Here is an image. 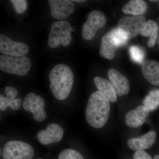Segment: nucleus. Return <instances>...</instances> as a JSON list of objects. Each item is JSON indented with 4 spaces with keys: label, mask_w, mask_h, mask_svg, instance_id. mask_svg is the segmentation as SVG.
I'll use <instances>...</instances> for the list:
<instances>
[{
    "label": "nucleus",
    "mask_w": 159,
    "mask_h": 159,
    "mask_svg": "<svg viewBox=\"0 0 159 159\" xmlns=\"http://www.w3.org/2000/svg\"><path fill=\"white\" fill-rule=\"evenodd\" d=\"M110 101L104 94L97 91L93 93L88 101L85 116L89 125L94 128L103 127L110 113Z\"/></svg>",
    "instance_id": "nucleus-1"
},
{
    "label": "nucleus",
    "mask_w": 159,
    "mask_h": 159,
    "mask_svg": "<svg viewBox=\"0 0 159 159\" xmlns=\"http://www.w3.org/2000/svg\"><path fill=\"white\" fill-rule=\"evenodd\" d=\"M50 88L57 100L66 99L70 93L74 81V75L70 68L64 64H59L51 69L49 75Z\"/></svg>",
    "instance_id": "nucleus-2"
},
{
    "label": "nucleus",
    "mask_w": 159,
    "mask_h": 159,
    "mask_svg": "<svg viewBox=\"0 0 159 159\" xmlns=\"http://www.w3.org/2000/svg\"><path fill=\"white\" fill-rule=\"evenodd\" d=\"M73 31L70 24L66 21L60 20L53 23L48 39L49 47L55 48L60 45L65 47L68 46L71 42V33Z\"/></svg>",
    "instance_id": "nucleus-3"
},
{
    "label": "nucleus",
    "mask_w": 159,
    "mask_h": 159,
    "mask_svg": "<svg viewBox=\"0 0 159 159\" xmlns=\"http://www.w3.org/2000/svg\"><path fill=\"white\" fill-rule=\"evenodd\" d=\"M31 68V61L25 56L15 57L6 55L0 56V69L5 73L23 76L28 74Z\"/></svg>",
    "instance_id": "nucleus-4"
},
{
    "label": "nucleus",
    "mask_w": 159,
    "mask_h": 159,
    "mask_svg": "<svg viewBox=\"0 0 159 159\" xmlns=\"http://www.w3.org/2000/svg\"><path fill=\"white\" fill-rule=\"evenodd\" d=\"M34 151L31 145L20 141H10L4 145L3 159H32Z\"/></svg>",
    "instance_id": "nucleus-5"
},
{
    "label": "nucleus",
    "mask_w": 159,
    "mask_h": 159,
    "mask_svg": "<svg viewBox=\"0 0 159 159\" xmlns=\"http://www.w3.org/2000/svg\"><path fill=\"white\" fill-rule=\"evenodd\" d=\"M107 19L102 11L94 10L89 14L87 20L84 24L82 36L85 40H91L96 35L97 30L105 25Z\"/></svg>",
    "instance_id": "nucleus-6"
},
{
    "label": "nucleus",
    "mask_w": 159,
    "mask_h": 159,
    "mask_svg": "<svg viewBox=\"0 0 159 159\" xmlns=\"http://www.w3.org/2000/svg\"><path fill=\"white\" fill-rule=\"evenodd\" d=\"M23 108L33 114L34 120L42 122L45 119L47 114L45 110V101L39 95L34 93L27 94L23 101Z\"/></svg>",
    "instance_id": "nucleus-7"
},
{
    "label": "nucleus",
    "mask_w": 159,
    "mask_h": 159,
    "mask_svg": "<svg viewBox=\"0 0 159 159\" xmlns=\"http://www.w3.org/2000/svg\"><path fill=\"white\" fill-rule=\"evenodd\" d=\"M145 23V18L142 16H125L119 20L117 28L125 32L129 40L141 33Z\"/></svg>",
    "instance_id": "nucleus-8"
},
{
    "label": "nucleus",
    "mask_w": 159,
    "mask_h": 159,
    "mask_svg": "<svg viewBox=\"0 0 159 159\" xmlns=\"http://www.w3.org/2000/svg\"><path fill=\"white\" fill-rule=\"evenodd\" d=\"M29 51V46L27 44L14 41L4 34L0 35V52L4 55L23 57L28 54Z\"/></svg>",
    "instance_id": "nucleus-9"
},
{
    "label": "nucleus",
    "mask_w": 159,
    "mask_h": 159,
    "mask_svg": "<svg viewBox=\"0 0 159 159\" xmlns=\"http://www.w3.org/2000/svg\"><path fill=\"white\" fill-rule=\"evenodd\" d=\"M63 135L62 127L57 123H52L47 125L46 129L39 130L37 138L41 144L48 145L60 142Z\"/></svg>",
    "instance_id": "nucleus-10"
},
{
    "label": "nucleus",
    "mask_w": 159,
    "mask_h": 159,
    "mask_svg": "<svg viewBox=\"0 0 159 159\" xmlns=\"http://www.w3.org/2000/svg\"><path fill=\"white\" fill-rule=\"evenodd\" d=\"M48 2L51 16L55 19H66L75 9L74 3L69 0H49Z\"/></svg>",
    "instance_id": "nucleus-11"
},
{
    "label": "nucleus",
    "mask_w": 159,
    "mask_h": 159,
    "mask_svg": "<svg viewBox=\"0 0 159 159\" xmlns=\"http://www.w3.org/2000/svg\"><path fill=\"white\" fill-rule=\"evenodd\" d=\"M150 111L144 105H140L128 112L125 116V123L128 127L137 128L145 123Z\"/></svg>",
    "instance_id": "nucleus-12"
},
{
    "label": "nucleus",
    "mask_w": 159,
    "mask_h": 159,
    "mask_svg": "<svg viewBox=\"0 0 159 159\" xmlns=\"http://www.w3.org/2000/svg\"><path fill=\"white\" fill-rule=\"evenodd\" d=\"M108 75L110 82L117 95L121 97L128 93L129 83L127 77L115 69H109Z\"/></svg>",
    "instance_id": "nucleus-13"
},
{
    "label": "nucleus",
    "mask_w": 159,
    "mask_h": 159,
    "mask_svg": "<svg viewBox=\"0 0 159 159\" xmlns=\"http://www.w3.org/2000/svg\"><path fill=\"white\" fill-rule=\"evenodd\" d=\"M156 137V132L152 129L142 136L128 139L127 145L131 150H145L152 146L155 142Z\"/></svg>",
    "instance_id": "nucleus-14"
},
{
    "label": "nucleus",
    "mask_w": 159,
    "mask_h": 159,
    "mask_svg": "<svg viewBox=\"0 0 159 159\" xmlns=\"http://www.w3.org/2000/svg\"><path fill=\"white\" fill-rule=\"evenodd\" d=\"M119 48V46L115 41L110 31L102 37L99 53L103 58L112 59L115 57L117 49Z\"/></svg>",
    "instance_id": "nucleus-15"
},
{
    "label": "nucleus",
    "mask_w": 159,
    "mask_h": 159,
    "mask_svg": "<svg viewBox=\"0 0 159 159\" xmlns=\"http://www.w3.org/2000/svg\"><path fill=\"white\" fill-rule=\"evenodd\" d=\"M142 72L145 79L153 85L159 86V62L153 60L142 63Z\"/></svg>",
    "instance_id": "nucleus-16"
},
{
    "label": "nucleus",
    "mask_w": 159,
    "mask_h": 159,
    "mask_svg": "<svg viewBox=\"0 0 159 159\" xmlns=\"http://www.w3.org/2000/svg\"><path fill=\"white\" fill-rule=\"evenodd\" d=\"M94 83L99 91L104 94L111 102H115L117 100V94L110 81L102 77H96Z\"/></svg>",
    "instance_id": "nucleus-17"
},
{
    "label": "nucleus",
    "mask_w": 159,
    "mask_h": 159,
    "mask_svg": "<svg viewBox=\"0 0 159 159\" xmlns=\"http://www.w3.org/2000/svg\"><path fill=\"white\" fill-rule=\"evenodd\" d=\"M158 32L157 24L153 20H150L146 22L140 34L142 36L149 37L147 45L149 48H153L156 43Z\"/></svg>",
    "instance_id": "nucleus-18"
},
{
    "label": "nucleus",
    "mask_w": 159,
    "mask_h": 159,
    "mask_svg": "<svg viewBox=\"0 0 159 159\" xmlns=\"http://www.w3.org/2000/svg\"><path fill=\"white\" fill-rule=\"evenodd\" d=\"M148 8L147 3L142 0H131L123 6L122 11L125 14L142 16Z\"/></svg>",
    "instance_id": "nucleus-19"
},
{
    "label": "nucleus",
    "mask_w": 159,
    "mask_h": 159,
    "mask_svg": "<svg viewBox=\"0 0 159 159\" xmlns=\"http://www.w3.org/2000/svg\"><path fill=\"white\" fill-rule=\"evenodd\" d=\"M143 104L150 111L156 109L159 106V89L151 91L144 99Z\"/></svg>",
    "instance_id": "nucleus-20"
},
{
    "label": "nucleus",
    "mask_w": 159,
    "mask_h": 159,
    "mask_svg": "<svg viewBox=\"0 0 159 159\" xmlns=\"http://www.w3.org/2000/svg\"><path fill=\"white\" fill-rule=\"evenodd\" d=\"M21 104V99L19 98L13 99L2 95L0 96V108L2 111L6 110L8 107H10L12 110H17L19 109Z\"/></svg>",
    "instance_id": "nucleus-21"
},
{
    "label": "nucleus",
    "mask_w": 159,
    "mask_h": 159,
    "mask_svg": "<svg viewBox=\"0 0 159 159\" xmlns=\"http://www.w3.org/2000/svg\"><path fill=\"white\" fill-rule=\"evenodd\" d=\"M111 32L114 40L119 47L124 45L128 41L129 39L127 34L119 28L113 29L111 30Z\"/></svg>",
    "instance_id": "nucleus-22"
},
{
    "label": "nucleus",
    "mask_w": 159,
    "mask_h": 159,
    "mask_svg": "<svg viewBox=\"0 0 159 159\" xmlns=\"http://www.w3.org/2000/svg\"><path fill=\"white\" fill-rule=\"evenodd\" d=\"M131 58L134 62L139 64L143 63L145 57V53L141 48L138 46H131L129 49Z\"/></svg>",
    "instance_id": "nucleus-23"
},
{
    "label": "nucleus",
    "mask_w": 159,
    "mask_h": 159,
    "mask_svg": "<svg viewBox=\"0 0 159 159\" xmlns=\"http://www.w3.org/2000/svg\"><path fill=\"white\" fill-rule=\"evenodd\" d=\"M58 159H84L79 152L72 149L67 148L61 151L58 156Z\"/></svg>",
    "instance_id": "nucleus-24"
},
{
    "label": "nucleus",
    "mask_w": 159,
    "mask_h": 159,
    "mask_svg": "<svg viewBox=\"0 0 159 159\" xmlns=\"http://www.w3.org/2000/svg\"><path fill=\"white\" fill-rule=\"evenodd\" d=\"M16 12L18 14H23L28 8V3L25 0H11Z\"/></svg>",
    "instance_id": "nucleus-25"
},
{
    "label": "nucleus",
    "mask_w": 159,
    "mask_h": 159,
    "mask_svg": "<svg viewBox=\"0 0 159 159\" xmlns=\"http://www.w3.org/2000/svg\"><path fill=\"white\" fill-rule=\"evenodd\" d=\"M134 159H153L144 150H137L133 154Z\"/></svg>",
    "instance_id": "nucleus-26"
},
{
    "label": "nucleus",
    "mask_w": 159,
    "mask_h": 159,
    "mask_svg": "<svg viewBox=\"0 0 159 159\" xmlns=\"http://www.w3.org/2000/svg\"><path fill=\"white\" fill-rule=\"evenodd\" d=\"M5 90L6 97L14 99H16V97H17L18 91L15 88L11 86H6L5 87Z\"/></svg>",
    "instance_id": "nucleus-27"
},
{
    "label": "nucleus",
    "mask_w": 159,
    "mask_h": 159,
    "mask_svg": "<svg viewBox=\"0 0 159 159\" xmlns=\"http://www.w3.org/2000/svg\"><path fill=\"white\" fill-rule=\"evenodd\" d=\"M71 1L72 2H75L77 3H82L86 2V1H84V0H72Z\"/></svg>",
    "instance_id": "nucleus-28"
},
{
    "label": "nucleus",
    "mask_w": 159,
    "mask_h": 159,
    "mask_svg": "<svg viewBox=\"0 0 159 159\" xmlns=\"http://www.w3.org/2000/svg\"><path fill=\"white\" fill-rule=\"evenodd\" d=\"M153 159H159V155H156L154 157Z\"/></svg>",
    "instance_id": "nucleus-29"
},
{
    "label": "nucleus",
    "mask_w": 159,
    "mask_h": 159,
    "mask_svg": "<svg viewBox=\"0 0 159 159\" xmlns=\"http://www.w3.org/2000/svg\"><path fill=\"white\" fill-rule=\"evenodd\" d=\"M151 2H158V1H150Z\"/></svg>",
    "instance_id": "nucleus-30"
},
{
    "label": "nucleus",
    "mask_w": 159,
    "mask_h": 159,
    "mask_svg": "<svg viewBox=\"0 0 159 159\" xmlns=\"http://www.w3.org/2000/svg\"><path fill=\"white\" fill-rule=\"evenodd\" d=\"M158 44H159V36L158 37Z\"/></svg>",
    "instance_id": "nucleus-31"
},
{
    "label": "nucleus",
    "mask_w": 159,
    "mask_h": 159,
    "mask_svg": "<svg viewBox=\"0 0 159 159\" xmlns=\"http://www.w3.org/2000/svg\"><path fill=\"white\" fill-rule=\"evenodd\" d=\"M43 159L41 158H37V159Z\"/></svg>",
    "instance_id": "nucleus-32"
},
{
    "label": "nucleus",
    "mask_w": 159,
    "mask_h": 159,
    "mask_svg": "<svg viewBox=\"0 0 159 159\" xmlns=\"http://www.w3.org/2000/svg\"></svg>",
    "instance_id": "nucleus-33"
}]
</instances>
